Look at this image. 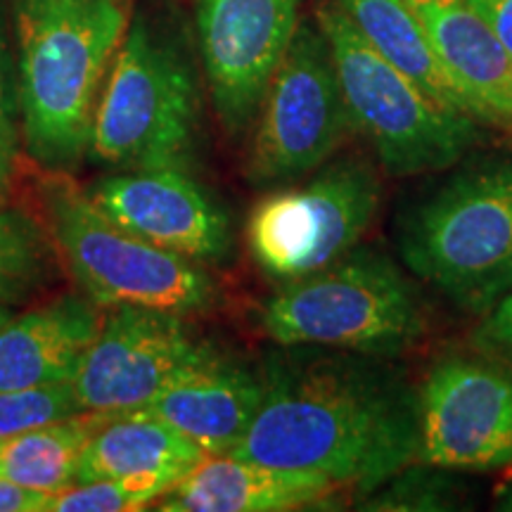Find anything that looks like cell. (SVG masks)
Instances as JSON below:
<instances>
[{"mask_svg":"<svg viewBox=\"0 0 512 512\" xmlns=\"http://www.w3.org/2000/svg\"><path fill=\"white\" fill-rule=\"evenodd\" d=\"M247 178L256 188L290 185L335 155L351 119L318 22H299L256 114Z\"/></svg>","mask_w":512,"mask_h":512,"instance_id":"8","label":"cell"},{"mask_svg":"<svg viewBox=\"0 0 512 512\" xmlns=\"http://www.w3.org/2000/svg\"><path fill=\"white\" fill-rule=\"evenodd\" d=\"M207 351L181 313L136 304L107 306L98 335L72 377L81 411H140L171 377Z\"/></svg>","mask_w":512,"mask_h":512,"instance_id":"11","label":"cell"},{"mask_svg":"<svg viewBox=\"0 0 512 512\" xmlns=\"http://www.w3.org/2000/svg\"><path fill=\"white\" fill-rule=\"evenodd\" d=\"M418 460L439 470L512 465V375L477 356L441 358L418 392Z\"/></svg>","mask_w":512,"mask_h":512,"instance_id":"10","label":"cell"},{"mask_svg":"<svg viewBox=\"0 0 512 512\" xmlns=\"http://www.w3.org/2000/svg\"><path fill=\"white\" fill-rule=\"evenodd\" d=\"M204 458L202 448L152 415H105L88 439L76 482L128 479L157 486L166 494Z\"/></svg>","mask_w":512,"mask_h":512,"instance_id":"18","label":"cell"},{"mask_svg":"<svg viewBox=\"0 0 512 512\" xmlns=\"http://www.w3.org/2000/svg\"><path fill=\"white\" fill-rule=\"evenodd\" d=\"M380 197V178L361 159L325 166L309 183L256 204L247 223L252 259L275 283L316 273L358 247Z\"/></svg>","mask_w":512,"mask_h":512,"instance_id":"9","label":"cell"},{"mask_svg":"<svg viewBox=\"0 0 512 512\" xmlns=\"http://www.w3.org/2000/svg\"><path fill=\"white\" fill-rule=\"evenodd\" d=\"M465 114L512 131V55L472 0H411Z\"/></svg>","mask_w":512,"mask_h":512,"instance_id":"14","label":"cell"},{"mask_svg":"<svg viewBox=\"0 0 512 512\" xmlns=\"http://www.w3.org/2000/svg\"><path fill=\"white\" fill-rule=\"evenodd\" d=\"M316 22L328 38L351 128L363 133L389 176L434 174L465 157L479 138L475 119L439 105L384 60L332 0L320 5Z\"/></svg>","mask_w":512,"mask_h":512,"instance_id":"7","label":"cell"},{"mask_svg":"<svg viewBox=\"0 0 512 512\" xmlns=\"http://www.w3.org/2000/svg\"><path fill=\"white\" fill-rule=\"evenodd\" d=\"M200 86L181 34L150 8L133 12L95 107L88 157L102 169H188Z\"/></svg>","mask_w":512,"mask_h":512,"instance_id":"3","label":"cell"},{"mask_svg":"<svg viewBox=\"0 0 512 512\" xmlns=\"http://www.w3.org/2000/svg\"><path fill=\"white\" fill-rule=\"evenodd\" d=\"M102 323L86 294H64L0 328V392L72 380Z\"/></svg>","mask_w":512,"mask_h":512,"instance_id":"17","label":"cell"},{"mask_svg":"<svg viewBox=\"0 0 512 512\" xmlns=\"http://www.w3.org/2000/svg\"><path fill=\"white\" fill-rule=\"evenodd\" d=\"M498 510H508V512H512V484L508 486V489L503 491L501 496H498Z\"/></svg>","mask_w":512,"mask_h":512,"instance_id":"29","label":"cell"},{"mask_svg":"<svg viewBox=\"0 0 512 512\" xmlns=\"http://www.w3.org/2000/svg\"><path fill=\"white\" fill-rule=\"evenodd\" d=\"M83 413L72 380L0 392V439Z\"/></svg>","mask_w":512,"mask_h":512,"instance_id":"22","label":"cell"},{"mask_svg":"<svg viewBox=\"0 0 512 512\" xmlns=\"http://www.w3.org/2000/svg\"><path fill=\"white\" fill-rule=\"evenodd\" d=\"M302 0H197V43L221 126L238 136L256 121L299 27Z\"/></svg>","mask_w":512,"mask_h":512,"instance_id":"12","label":"cell"},{"mask_svg":"<svg viewBox=\"0 0 512 512\" xmlns=\"http://www.w3.org/2000/svg\"><path fill=\"white\" fill-rule=\"evenodd\" d=\"M337 482L233 456H209L159 498L164 512H285L328 501Z\"/></svg>","mask_w":512,"mask_h":512,"instance_id":"16","label":"cell"},{"mask_svg":"<svg viewBox=\"0 0 512 512\" xmlns=\"http://www.w3.org/2000/svg\"><path fill=\"white\" fill-rule=\"evenodd\" d=\"M164 496L157 486L128 482V479H95L74 482L57 491L48 512H128L150 508Z\"/></svg>","mask_w":512,"mask_h":512,"instance_id":"23","label":"cell"},{"mask_svg":"<svg viewBox=\"0 0 512 512\" xmlns=\"http://www.w3.org/2000/svg\"><path fill=\"white\" fill-rule=\"evenodd\" d=\"M86 190L121 228L197 264H219L233 249L228 214L188 169L114 171Z\"/></svg>","mask_w":512,"mask_h":512,"instance_id":"13","label":"cell"},{"mask_svg":"<svg viewBox=\"0 0 512 512\" xmlns=\"http://www.w3.org/2000/svg\"><path fill=\"white\" fill-rule=\"evenodd\" d=\"M259 413L228 453L309 470L363 494L418 460V392L370 354L278 363Z\"/></svg>","mask_w":512,"mask_h":512,"instance_id":"1","label":"cell"},{"mask_svg":"<svg viewBox=\"0 0 512 512\" xmlns=\"http://www.w3.org/2000/svg\"><path fill=\"white\" fill-rule=\"evenodd\" d=\"M512 55V0H472Z\"/></svg>","mask_w":512,"mask_h":512,"instance_id":"27","label":"cell"},{"mask_svg":"<svg viewBox=\"0 0 512 512\" xmlns=\"http://www.w3.org/2000/svg\"><path fill=\"white\" fill-rule=\"evenodd\" d=\"M366 41L411 76L439 105L465 114L463 100L441 69L411 0H332ZM467 117V114H465Z\"/></svg>","mask_w":512,"mask_h":512,"instance_id":"19","label":"cell"},{"mask_svg":"<svg viewBox=\"0 0 512 512\" xmlns=\"http://www.w3.org/2000/svg\"><path fill=\"white\" fill-rule=\"evenodd\" d=\"M38 195L57 261L100 309L136 304L185 316L214 304L202 264L121 228L69 174L48 171Z\"/></svg>","mask_w":512,"mask_h":512,"instance_id":"6","label":"cell"},{"mask_svg":"<svg viewBox=\"0 0 512 512\" xmlns=\"http://www.w3.org/2000/svg\"><path fill=\"white\" fill-rule=\"evenodd\" d=\"M102 418L83 411L0 439V477L46 494L67 489L76 482L83 451Z\"/></svg>","mask_w":512,"mask_h":512,"instance_id":"20","label":"cell"},{"mask_svg":"<svg viewBox=\"0 0 512 512\" xmlns=\"http://www.w3.org/2000/svg\"><path fill=\"white\" fill-rule=\"evenodd\" d=\"M19 143L0 136V202L8 195L12 178H15V162H17Z\"/></svg>","mask_w":512,"mask_h":512,"instance_id":"28","label":"cell"},{"mask_svg":"<svg viewBox=\"0 0 512 512\" xmlns=\"http://www.w3.org/2000/svg\"><path fill=\"white\" fill-rule=\"evenodd\" d=\"M259 323L280 347L370 356L399 354L427 330L411 280L370 247H354L320 271L283 283L261 306Z\"/></svg>","mask_w":512,"mask_h":512,"instance_id":"5","label":"cell"},{"mask_svg":"<svg viewBox=\"0 0 512 512\" xmlns=\"http://www.w3.org/2000/svg\"><path fill=\"white\" fill-rule=\"evenodd\" d=\"M12 316H10V309H8V304H0V328H3L5 323H8Z\"/></svg>","mask_w":512,"mask_h":512,"instance_id":"30","label":"cell"},{"mask_svg":"<svg viewBox=\"0 0 512 512\" xmlns=\"http://www.w3.org/2000/svg\"><path fill=\"white\" fill-rule=\"evenodd\" d=\"M266 382L214 351L197 358L164 384L140 413L166 422L204 456H228L259 413Z\"/></svg>","mask_w":512,"mask_h":512,"instance_id":"15","label":"cell"},{"mask_svg":"<svg viewBox=\"0 0 512 512\" xmlns=\"http://www.w3.org/2000/svg\"><path fill=\"white\" fill-rule=\"evenodd\" d=\"M0 136L19 143L22 126H19V76L17 53L10 41L8 8L0 0Z\"/></svg>","mask_w":512,"mask_h":512,"instance_id":"24","label":"cell"},{"mask_svg":"<svg viewBox=\"0 0 512 512\" xmlns=\"http://www.w3.org/2000/svg\"><path fill=\"white\" fill-rule=\"evenodd\" d=\"M482 335L489 339V342L498 344V347L512 351V290L489 311Z\"/></svg>","mask_w":512,"mask_h":512,"instance_id":"26","label":"cell"},{"mask_svg":"<svg viewBox=\"0 0 512 512\" xmlns=\"http://www.w3.org/2000/svg\"><path fill=\"white\" fill-rule=\"evenodd\" d=\"M131 0H12L19 126L29 157L69 174L88 157L102 86Z\"/></svg>","mask_w":512,"mask_h":512,"instance_id":"2","label":"cell"},{"mask_svg":"<svg viewBox=\"0 0 512 512\" xmlns=\"http://www.w3.org/2000/svg\"><path fill=\"white\" fill-rule=\"evenodd\" d=\"M55 261L43 221L0 202V304H17L48 285Z\"/></svg>","mask_w":512,"mask_h":512,"instance_id":"21","label":"cell"},{"mask_svg":"<svg viewBox=\"0 0 512 512\" xmlns=\"http://www.w3.org/2000/svg\"><path fill=\"white\" fill-rule=\"evenodd\" d=\"M53 494L27 489V486L0 477V512H48Z\"/></svg>","mask_w":512,"mask_h":512,"instance_id":"25","label":"cell"},{"mask_svg":"<svg viewBox=\"0 0 512 512\" xmlns=\"http://www.w3.org/2000/svg\"><path fill=\"white\" fill-rule=\"evenodd\" d=\"M403 264L465 311L512 290V157L465 166L403 216Z\"/></svg>","mask_w":512,"mask_h":512,"instance_id":"4","label":"cell"}]
</instances>
